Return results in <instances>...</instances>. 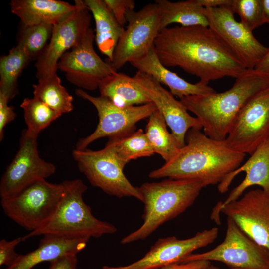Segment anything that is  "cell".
<instances>
[{"mask_svg": "<svg viewBox=\"0 0 269 269\" xmlns=\"http://www.w3.org/2000/svg\"><path fill=\"white\" fill-rule=\"evenodd\" d=\"M154 47L166 67H179L208 84L225 77L237 78L248 69L209 27L176 26L159 32Z\"/></svg>", "mask_w": 269, "mask_h": 269, "instance_id": "cell-1", "label": "cell"}, {"mask_svg": "<svg viewBox=\"0 0 269 269\" xmlns=\"http://www.w3.org/2000/svg\"><path fill=\"white\" fill-rule=\"evenodd\" d=\"M245 156L246 154L230 147L225 140H215L200 130L191 129L186 134L185 146L149 176L195 180L204 187L218 184L241 166Z\"/></svg>", "mask_w": 269, "mask_h": 269, "instance_id": "cell-2", "label": "cell"}, {"mask_svg": "<svg viewBox=\"0 0 269 269\" xmlns=\"http://www.w3.org/2000/svg\"><path fill=\"white\" fill-rule=\"evenodd\" d=\"M269 86V74L248 69L232 87L221 93L191 95L180 99L196 115L209 137L225 140L240 110L253 96Z\"/></svg>", "mask_w": 269, "mask_h": 269, "instance_id": "cell-3", "label": "cell"}, {"mask_svg": "<svg viewBox=\"0 0 269 269\" xmlns=\"http://www.w3.org/2000/svg\"><path fill=\"white\" fill-rule=\"evenodd\" d=\"M203 187L201 182L188 179L168 178L143 183L138 187L144 204L143 223L121 243L127 244L147 238L160 226L191 206Z\"/></svg>", "mask_w": 269, "mask_h": 269, "instance_id": "cell-4", "label": "cell"}, {"mask_svg": "<svg viewBox=\"0 0 269 269\" xmlns=\"http://www.w3.org/2000/svg\"><path fill=\"white\" fill-rule=\"evenodd\" d=\"M63 182L64 190L54 213L40 227L23 236L24 241L47 235L89 240L116 232L113 224L93 215L91 208L83 199L87 187L82 180L76 179Z\"/></svg>", "mask_w": 269, "mask_h": 269, "instance_id": "cell-5", "label": "cell"}, {"mask_svg": "<svg viewBox=\"0 0 269 269\" xmlns=\"http://www.w3.org/2000/svg\"><path fill=\"white\" fill-rule=\"evenodd\" d=\"M64 190V183L37 180L10 196L1 198L4 214L21 227L34 231L55 210Z\"/></svg>", "mask_w": 269, "mask_h": 269, "instance_id": "cell-6", "label": "cell"}, {"mask_svg": "<svg viewBox=\"0 0 269 269\" xmlns=\"http://www.w3.org/2000/svg\"><path fill=\"white\" fill-rule=\"evenodd\" d=\"M72 156L80 172L94 187L118 198L133 197L143 202L138 187H134L123 172L112 149L106 145L99 150L74 149Z\"/></svg>", "mask_w": 269, "mask_h": 269, "instance_id": "cell-7", "label": "cell"}, {"mask_svg": "<svg viewBox=\"0 0 269 269\" xmlns=\"http://www.w3.org/2000/svg\"><path fill=\"white\" fill-rule=\"evenodd\" d=\"M126 19V29L117 43L112 61L108 62L116 71L146 55L154 46L161 30L160 12L155 2L138 11H129Z\"/></svg>", "mask_w": 269, "mask_h": 269, "instance_id": "cell-8", "label": "cell"}, {"mask_svg": "<svg viewBox=\"0 0 269 269\" xmlns=\"http://www.w3.org/2000/svg\"><path fill=\"white\" fill-rule=\"evenodd\" d=\"M197 260L218 261L231 269H269V252L246 235L227 218L224 241L208 251L192 254L180 263Z\"/></svg>", "mask_w": 269, "mask_h": 269, "instance_id": "cell-9", "label": "cell"}, {"mask_svg": "<svg viewBox=\"0 0 269 269\" xmlns=\"http://www.w3.org/2000/svg\"><path fill=\"white\" fill-rule=\"evenodd\" d=\"M76 94L91 103L96 108L99 123L95 131L77 143V149H84L94 141L104 137H114L135 130V124L149 117L157 109L149 103L138 106L121 107L108 99L102 96H93L85 90L78 89Z\"/></svg>", "mask_w": 269, "mask_h": 269, "instance_id": "cell-10", "label": "cell"}, {"mask_svg": "<svg viewBox=\"0 0 269 269\" xmlns=\"http://www.w3.org/2000/svg\"><path fill=\"white\" fill-rule=\"evenodd\" d=\"M269 137V86L253 96L237 114L225 139L233 149L251 155Z\"/></svg>", "mask_w": 269, "mask_h": 269, "instance_id": "cell-11", "label": "cell"}, {"mask_svg": "<svg viewBox=\"0 0 269 269\" xmlns=\"http://www.w3.org/2000/svg\"><path fill=\"white\" fill-rule=\"evenodd\" d=\"M37 138L26 129L23 130L17 152L1 178V198L14 195L31 183L46 179L55 172L54 164L40 156Z\"/></svg>", "mask_w": 269, "mask_h": 269, "instance_id": "cell-12", "label": "cell"}, {"mask_svg": "<svg viewBox=\"0 0 269 269\" xmlns=\"http://www.w3.org/2000/svg\"><path fill=\"white\" fill-rule=\"evenodd\" d=\"M76 10L55 25L49 43L37 58L35 65L38 80L56 73L57 64L69 50L78 45L91 28V15L84 0H75Z\"/></svg>", "mask_w": 269, "mask_h": 269, "instance_id": "cell-13", "label": "cell"}, {"mask_svg": "<svg viewBox=\"0 0 269 269\" xmlns=\"http://www.w3.org/2000/svg\"><path fill=\"white\" fill-rule=\"evenodd\" d=\"M95 34L90 28L80 43L66 52L57 64L67 80L82 90L94 91L100 82L117 71L104 61L93 47Z\"/></svg>", "mask_w": 269, "mask_h": 269, "instance_id": "cell-14", "label": "cell"}, {"mask_svg": "<svg viewBox=\"0 0 269 269\" xmlns=\"http://www.w3.org/2000/svg\"><path fill=\"white\" fill-rule=\"evenodd\" d=\"M208 27L239 57L247 69H254L269 47L261 44L252 31L234 18L230 5L205 8Z\"/></svg>", "mask_w": 269, "mask_h": 269, "instance_id": "cell-15", "label": "cell"}, {"mask_svg": "<svg viewBox=\"0 0 269 269\" xmlns=\"http://www.w3.org/2000/svg\"><path fill=\"white\" fill-rule=\"evenodd\" d=\"M214 216L220 213L231 219L255 242L269 252V193L252 190L225 205L216 208Z\"/></svg>", "mask_w": 269, "mask_h": 269, "instance_id": "cell-16", "label": "cell"}, {"mask_svg": "<svg viewBox=\"0 0 269 269\" xmlns=\"http://www.w3.org/2000/svg\"><path fill=\"white\" fill-rule=\"evenodd\" d=\"M133 78L135 86L155 105L163 116L179 148L185 146L186 134L190 129H202L198 118L191 116L180 101L151 76L137 71Z\"/></svg>", "mask_w": 269, "mask_h": 269, "instance_id": "cell-17", "label": "cell"}, {"mask_svg": "<svg viewBox=\"0 0 269 269\" xmlns=\"http://www.w3.org/2000/svg\"><path fill=\"white\" fill-rule=\"evenodd\" d=\"M216 227L197 232L194 236L179 239L172 236L158 239L141 259L129 265L102 269H156L167 265L180 263L198 249L212 243L218 235Z\"/></svg>", "mask_w": 269, "mask_h": 269, "instance_id": "cell-18", "label": "cell"}, {"mask_svg": "<svg viewBox=\"0 0 269 269\" xmlns=\"http://www.w3.org/2000/svg\"><path fill=\"white\" fill-rule=\"evenodd\" d=\"M245 172L244 179L230 193L227 198L218 203L216 208L225 205L239 198L249 187L257 185L269 193V137L260 144L242 166L228 174L218 185L221 193L227 192L234 178Z\"/></svg>", "mask_w": 269, "mask_h": 269, "instance_id": "cell-19", "label": "cell"}, {"mask_svg": "<svg viewBox=\"0 0 269 269\" xmlns=\"http://www.w3.org/2000/svg\"><path fill=\"white\" fill-rule=\"evenodd\" d=\"M137 71L146 74L168 87L170 93L180 99L191 95H205L216 91L201 81L192 84L168 70L160 61L153 46L141 58L130 63Z\"/></svg>", "mask_w": 269, "mask_h": 269, "instance_id": "cell-20", "label": "cell"}, {"mask_svg": "<svg viewBox=\"0 0 269 269\" xmlns=\"http://www.w3.org/2000/svg\"><path fill=\"white\" fill-rule=\"evenodd\" d=\"M11 12L25 26L46 23L53 26L60 23L76 9L77 6L57 0H12Z\"/></svg>", "mask_w": 269, "mask_h": 269, "instance_id": "cell-21", "label": "cell"}, {"mask_svg": "<svg viewBox=\"0 0 269 269\" xmlns=\"http://www.w3.org/2000/svg\"><path fill=\"white\" fill-rule=\"evenodd\" d=\"M43 236L36 249L20 255L15 263L5 269H31L40 263H50L64 255H77L86 247L89 241L50 235Z\"/></svg>", "mask_w": 269, "mask_h": 269, "instance_id": "cell-22", "label": "cell"}, {"mask_svg": "<svg viewBox=\"0 0 269 269\" xmlns=\"http://www.w3.org/2000/svg\"><path fill=\"white\" fill-rule=\"evenodd\" d=\"M84 1L95 20V39L98 48L101 53L107 57V62H110L125 29L118 22L104 0Z\"/></svg>", "mask_w": 269, "mask_h": 269, "instance_id": "cell-23", "label": "cell"}, {"mask_svg": "<svg viewBox=\"0 0 269 269\" xmlns=\"http://www.w3.org/2000/svg\"><path fill=\"white\" fill-rule=\"evenodd\" d=\"M98 89L100 96L115 105L128 107L151 103L150 100L134 85L133 77L116 72L104 78Z\"/></svg>", "mask_w": 269, "mask_h": 269, "instance_id": "cell-24", "label": "cell"}, {"mask_svg": "<svg viewBox=\"0 0 269 269\" xmlns=\"http://www.w3.org/2000/svg\"><path fill=\"white\" fill-rule=\"evenodd\" d=\"M161 14V29L172 23L182 26L202 25L208 27L205 8L197 0L172 2L168 0H156Z\"/></svg>", "mask_w": 269, "mask_h": 269, "instance_id": "cell-25", "label": "cell"}, {"mask_svg": "<svg viewBox=\"0 0 269 269\" xmlns=\"http://www.w3.org/2000/svg\"><path fill=\"white\" fill-rule=\"evenodd\" d=\"M106 145L112 149L123 167L132 160L155 153L145 133L140 129L110 137Z\"/></svg>", "mask_w": 269, "mask_h": 269, "instance_id": "cell-26", "label": "cell"}, {"mask_svg": "<svg viewBox=\"0 0 269 269\" xmlns=\"http://www.w3.org/2000/svg\"><path fill=\"white\" fill-rule=\"evenodd\" d=\"M31 60L18 45L0 59V93L9 100L18 94L17 80L23 69Z\"/></svg>", "mask_w": 269, "mask_h": 269, "instance_id": "cell-27", "label": "cell"}, {"mask_svg": "<svg viewBox=\"0 0 269 269\" xmlns=\"http://www.w3.org/2000/svg\"><path fill=\"white\" fill-rule=\"evenodd\" d=\"M34 98L43 102L62 115L73 109V97L61 84L57 73L45 79L38 80L33 85Z\"/></svg>", "mask_w": 269, "mask_h": 269, "instance_id": "cell-28", "label": "cell"}, {"mask_svg": "<svg viewBox=\"0 0 269 269\" xmlns=\"http://www.w3.org/2000/svg\"><path fill=\"white\" fill-rule=\"evenodd\" d=\"M167 124L157 109L149 117L145 134L155 153H158L167 162L178 152L179 148L167 129Z\"/></svg>", "mask_w": 269, "mask_h": 269, "instance_id": "cell-29", "label": "cell"}, {"mask_svg": "<svg viewBox=\"0 0 269 269\" xmlns=\"http://www.w3.org/2000/svg\"><path fill=\"white\" fill-rule=\"evenodd\" d=\"M20 107L24 111L27 131L35 136H38L42 130L62 115L34 97L24 98Z\"/></svg>", "mask_w": 269, "mask_h": 269, "instance_id": "cell-30", "label": "cell"}, {"mask_svg": "<svg viewBox=\"0 0 269 269\" xmlns=\"http://www.w3.org/2000/svg\"><path fill=\"white\" fill-rule=\"evenodd\" d=\"M54 26L46 23L22 25L17 45L31 60L43 52L50 40Z\"/></svg>", "mask_w": 269, "mask_h": 269, "instance_id": "cell-31", "label": "cell"}, {"mask_svg": "<svg viewBox=\"0 0 269 269\" xmlns=\"http://www.w3.org/2000/svg\"><path fill=\"white\" fill-rule=\"evenodd\" d=\"M230 7L240 17V22L253 31L264 24L262 0H232Z\"/></svg>", "mask_w": 269, "mask_h": 269, "instance_id": "cell-32", "label": "cell"}, {"mask_svg": "<svg viewBox=\"0 0 269 269\" xmlns=\"http://www.w3.org/2000/svg\"><path fill=\"white\" fill-rule=\"evenodd\" d=\"M118 22L123 27L127 23L126 15L134 10L135 3L133 0H104Z\"/></svg>", "mask_w": 269, "mask_h": 269, "instance_id": "cell-33", "label": "cell"}, {"mask_svg": "<svg viewBox=\"0 0 269 269\" xmlns=\"http://www.w3.org/2000/svg\"><path fill=\"white\" fill-rule=\"evenodd\" d=\"M23 241L22 237H19L10 241L4 239L0 241V266L5 265L9 267L15 263L20 255L15 252V248Z\"/></svg>", "mask_w": 269, "mask_h": 269, "instance_id": "cell-34", "label": "cell"}, {"mask_svg": "<svg viewBox=\"0 0 269 269\" xmlns=\"http://www.w3.org/2000/svg\"><path fill=\"white\" fill-rule=\"evenodd\" d=\"M9 100L1 93H0V140L4 137V130L5 126L13 121L16 117L14 108L8 105Z\"/></svg>", "mask_w": 269, "mask_h": 269, "instance_id": "cell-35", "label": "cell"}, {"mask_svg": "<svg viewBox=\"0 0 269 269\" xmlns=\"http://www.w3.org/2000/svg\"><path fill=\"white\" fill-rule=\"evenodd\" d=\"M77 255L61 256L50 262L49 269H77Z\"/></svg>", "mask_w": 269, "mask_h": 269, "instance_id": "cell-36", "label": "cell"}, {"mask_svg": "<svg viewBox=\"0 0 269 269\" xmlns=\"http://www.w3.org/2000/svg\"><path fill=\"white\" fill-rule=\"evenodd\" d=\"M209 265V261L197 260L185 263L171 264L156 269H204Z\"/></svg>", "mask_w": 269, "mask_h": 269, "instance_id": "cell-37", "label": "cell"}, {"mask_svg": "<svg viewBox=\"0 0 269 269\" xmlns=\"http://www.w3.org/2000/svg\"><path fill=\"white\" fill-rule=\"evenodd\" d=\"M199 3L205 8H215L224 5H230L232 0H197Z\"/></svg>", "mask_w": 269, "mask_h": 269, "instance_id": "cell-38", "label": "cell"}, {"mask_svg": "<svg viewBox=\"0 0 269 269\" xmlns=\"http://www.w3.org/2000/svg\"><path fill=\"white\" fill-rule=\"evenodd\" d=\"M254 69L261 73L269 74V47L265 55Z\"/></svg>", "mask_w": 269, "mask_h": 269, "instance_id": "cell-39", "label": "cell"}, {"mask_svg": "<svg viewBox=\"0 0 269 269\" xmlns=\"http://www.w3.org/2000/svg\"><path fill=\"white\" fill-rule=\"evenodd\" d=\"M263 6V18L264 24H269V0H262Z\"/></svg>", "mask_w": 269, "mask_h": 269, "instance_id": "cell-40", "label": "cell"}, {"mask_svg": "<svg viewBox=\"0 0 269 269\" xmlns=\"http://www.w3.org/2000/svg\"><path fill=\"white\" fill-rule=\"evenodd\" d=\"M204 269H219L216 267H214L213 266H211L210 264L209 265L205 267Z\"/></svg>", "mask_w": 269, "mask_h": 269, "instance_id": "cell-41", "label": "cell"}]
</instances>
